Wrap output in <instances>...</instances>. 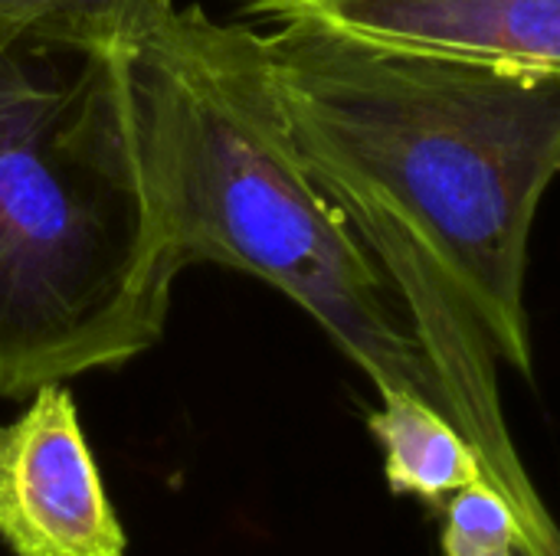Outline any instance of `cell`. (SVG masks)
<instances>
[{
	"mask_svg": "<svg viewBox=\"0 0 560 556\" xmlns=\"http://www.w3.org/2000/svg\"><path fill=\"white\" fill-rule=\"evenodd\" d=\"M174 0H0V33L36 29L118 49L158 26Z\"/></svg>",
	"mask_w": 560,
	"mask_h": 556,
	"instance_id": "obj_7",
	"label": "cell"
},
{
	"mask_svg": "<svg viewBox=\"0 0 560 556\" xmlns=\"http://www.w3.org/2000/svg\"><path fill=\"white\" fill-rule=\"evenodd\" d=\"M368 429L381 446L384 482L394 495L443 508L450 495L486 478V462L472 439L420 393H381Z\"/></svg>",
	"mask_w": 560,
	"mask_h": 556,
	"instance_id": "obj_6",
	"label": "cell"
},
{
	"mask_svg": "<svg viewBox=\"0 0 560 556\" xmlns=\"http://www.w3.org/2000/svg\"><path fill=\"white\" fill-rule=\"evenodd\" d=\"M118 49L0 33V397L164 338L174 275L144 223Z\"/></svg>",
	"mask_w": 560,
	"mask_h": 556,
	"instance_id": "obj_3",
	"label": "cell"
},
{
	"mask_svg": "<svg viewBox=\"0 0 560 556\" xmlns=\"http://www.w3.org/2000/svg\"><path fill=\"white\" fill-rule=\"evenodd\" d=\"M292 134L364 246L417 252L532 377L538 206L560 174V75L397 49L312 23L262 33Z\"/></svg>",
	"mask_w": 560,
	"mask_h": 556,
	"instance_id": "obj_1",
	"label": "cell"
},
{
	"mask_svg": "<svg viewBox=\"0 0 560 556\" xmlns=\"http://www.w3.org/2000/svg\"><path fill=\"white\" fill-rule=\"evenodd\" d=\"M269 26L312 23L364 43L560 75V0H240Z\"/></svg>",
	"mask_w": 560,
	"mask_h": 556,
	"instance_id": "obj_5",
	"label": "cell"
},
{
	"mask_svg": "<svg viewBox=\"0 0 560 556\" xmlns=\"http://www.w3.org/2000/svg\"><path fill=\"white\" fill-rule=\"evenodd\" d=\"M0 541L16 556H121L125 528L62 383L0 426Z\"/></svg>",
	"mask_w": 560,
	"mask_h": 556,
	"instance_id": "obj_4",
	"label": "cell"
},
{
	"mask_svg": "<svg viewBox=\"0 0 560 556\" xmlns=\"http://www.w3.org/2000/svg\"><path fill=\"white\" fill-rule=\"evenodd\" d=\"M440 511L443 556H518L551 531L541 511H528L492 478L459 488Z\"/></svg>",
	"mask_w": 560,
	"mask_h": 556,
	"instance_id": "obj_8",
	"label": "cell"
},
{
	"mask_svg": "<svg viewBox=\"0 0 560 556\" xmlns=\"http://www.w3.org/2000/svg\"><path fill=\"white\" fill-rule=\"evenodd\" d=\"M115 56L158 262L174 279L213 262L272 285L377 393L440 406L390 282L292 134L262 33L194 3Z\"/></svg>",
	"mask_w": 560,
	"mask_h": 556,
	"instance_id": "obj_2",
	"label": "cell"
}]
</instances>
